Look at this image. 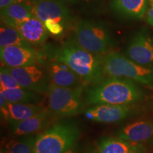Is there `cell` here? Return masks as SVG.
<instances>
[{"instance_id":"cell-9","label":"cell","mask_w":153,"mask_h":153,"mask_svg":"<svg viewBox=\"0 0 153 153\" xmlns=\"http://www.w3.org/2000/svg\"><path fill=\"white\" fill-rule=\"evenodd\" d=\"M133 114V108L127 105H95L85 111L87 120L102 123H114L122 121Z\"/></svg>"},{"instance_id":"cell-21","label":"cell","mask_w":153,"mask_h":153,"mask_svg":"<svg viewBox=\"0 0 153 153\" xmlns=\"http://www.w3.org/2000/svg\"><path fill=\"white\" fill-rule=\"evenodd\" d=\"M36 137L33 135L24 136L18 140H11L5 143V153H33Z\"/></svg>"},{"instance_id":"cell-29","label":"cell","mask_w":153,"mask_h":153,"mask_svg":"<svg viewBox=\"0 0 153 153\" xmlns=\"http://www.w3.org/2000/svg\"><path fill=\"white\" fill-rule=\"evenodd\" d=\"M56 1H60V2L64 4H72L79 3L82 0H56Z\"/></svg>"},{"instance_id":"cell-30","label":"cell","mask_w":153,"mask_h":153,"mask_svg":"<svg viewBox=\"0 0 153 153\" xmlns=\"http://www.w3.org/2000/svg\"><path fill=\"white\" fill-rule=\"evenodd\" d=\"M64 153H79V148H78L77 145H74V146H72L71 148L69 149L68 150H67L66 152H65Z\"/></svg>"},{"instance_id":"cell-1","label":"cell","mask_w":153,"mask_h":153,"mask_svg":"<svg viewBox=\"0 0 153 153\" xmlns=\"http://www.w3.org/2000/svg\"><path fill=\"white\" fill-rule=\"evenodd\" d=\"M145 94L133 80L116 76L93 85L86 90L85 101L89 105L111 104L132 106L142 101Z\"/></svg>"},{"instance_id":"cell-17","label":"cell","mask_w":153,"mask_h":153,"mask_svg":"<svg viewBox=\"0 0 153 153\" xmlns=\"http://www.w3.org/2000/svg\"><path fill=\"white\" fill-rule=\"evenodd\" d=\"M149 2V0H113L111 7L120 16L141 19L146 14Z\"/></svg>"},{"instance_id":"cell-11","label":"cell","mask_w":153,"mask_h":153,"mask_svg":"<svg viewBox=\"0 0 153 153\" xmlns=\"http://www.w3.org/2000/svg\"><path fill=\"white\" fill-rule=\"evenodd\" d=\"M0 59L1 67L17 68L36 65L38 56L32 46L10 45L0 48Z\"/></svg>"},{"instance_id":"cell-2","label":"cell","mask_w":153,"mask_h":153,"mask_svg":"<svg viewBox=\"0 0 153 153\" xmlns=\"http://www.w3.org/2000/svg\"><path fill=\"white\" fill-rule=\"evenodd\" d=\"M55 60L62 62L79 75L86 85H95L105 79L102 57L80 47L74 40L65 43L55 53Z\"/></svg>"},{"instance_id":"cell-15","label":"cell","mask_w":153,"mask_h":153,"mask_svg":"<svg viewBox=\"0 0 153 153\" xmlns=\"http://www.w3.org/2000/svg\"><path fill=\"white\" fill-rule=\"evenodd\" d=\"M15 28L30 45H41L48 38V30L41 21L36 17L19 24Z\"/></svg>"},{"instance_id":"cell-8","label":"cell","mask_w":153,"mask_h":153,"mask_svg":"<svg viewBox=\"0 0 153 153\" xmlns=\"http://www.w3.org/2000/svg\"><path fill=\"white\" fill-rule=\"evenodd\" d=\"M126 55L133 62L145 67H153V37L145 31L133 36L126 50Z\"/></svg>"},{"instance_id":"cell-12","label":"cell","mask_w":153,"mask_h":153,"mask_svg":"<svg viewBox=\"0 0 153 153\" xmlns=\"http://www.w3.org/2000/svg\"><path fill=\"white\" fill-rule=\"evenodd\" d=\"M116 137L133 144L143 145L153 142V120H141L123 126Z\"/></svg>"},{"instance_id":"cell-34","label":"cell","mask_w":153,"mask_h":153,"mask_svg":"<svg viewBox=\"0 0 153 153\" xmlns=\"http://www.w3.org/2000/svg\"><path fill=\"white\" fill-rule=\"evenodd\" d=\"M32 1H36V0H32Z\"/></svg>"},{"instance_id":"cell-22","label":"cell","mask_w":153,"mask_h":153,"mask_svg":"<svg viewBox=\"0 0 153 153\" xmlns=\"http://www.w3.org/2000/svg\"><path fill=\"white\" fill-rule=\"evenodd\" d=\"M10 45L32 46L22 37L16 28L3 25L0 28V48Z\"/></svg>"},{"instance_id":"cell-31","label":"cell","mask_w":153,"mask_h":153,"mask_svg":"<svg viewBox=\"0 0 153 153\" xmlns=\"http://www.w3.org/2000/svg\"><path fill=\"white\" fill-rule=\"evenodd\" d=\"M89 153H97V152H96V151H94V150H92V151H91V152H89Z\"/></svg>"},{"instance_id":"cell-3","label":"cell","mask_w":153,"mask_h":153,"mask_svg":"<svg viewBox=\"0 0 153 153\" xmlns=\"http://www.w3.org/2000/svg\"><path fill=\"white\" fill-rule=\"evenodd\" d=\"M102 60L106 76L126 78L153 89V67L140 65L115 51L105 54Z\"/></svg>"},{"instance_id":"cell-14","label":"cell","mask_w":153,"mask_h":153,"mask_svg":"<svg viewBox=\"0 0 153 153\" xmlns=\"http://www.w3.org/2000/svg\"><path fill=\"white\" fill-rule=\"evenodd\" d=\"M52 115L53 114L51 111L45 108L43 111L33 117L11 124V131L13 135L19 137L27 136L42 131L51 123Z\"/></svg>"},{"instance_id":"cell-28","label":"cell","mask_w":153,"mask_h":153,"mask_svg":"<svg viewBox=\"0 0 153 153\" xmlns=\"http://www.w3.org/2000/svg\"><path fill=\"white\" fill-rule=\"evenodd\" d=\"M145 152V148L143 145L135 144L133 148L128 153H143Z\"/></svg>"},{"instance_id":"cell-13","label":"cell","mask_w":153,"mask_h":153,"mask_svg":"<svg viewBox=\"0 0 153 153\" xmlns=\"http://www.w3.org/2000/svg\"><path fill=\"white\" fill-rule=\"evenodd\" d=\"M51 83L62 87H76L85 86L83 80L64 63L54 60L49 67Z\"/></svg>"},{"instance_id":"cell-33","label":"cell","mask_w":153,"mask_h":153,"mask_svg":"<svg viewBox=\"0 0 153 153\" xmlns=\"http://www.w3.org/2000/svg\"><path fill=\"white\" fill-rule=\"evenodd\" d=\"M149 1H150L151 4H153V0H149Z\"/></svg>"},{"instance_id":"cell-5","label":"cell","mask_w":153,"mask_h":153,"mask_svg":"<svg viewBox=\"0 0 153 153\" xmlns=\"http://www.w3.org/2000/svg\"><path fill=\"white\" fill-rule=\"evenodd\" d=\"M74 41L94 55H105L114 45L110 30L104 24L94 21H81L76 25Z\"/></svg>"},{"instance_id":"cell-26","label":"cell","mask_w":153,"mask_h":153,"mask_svg":"<svg viewBox=\"0 0 153 153\" xmlns=\"http://www.w3.org/2000/svg\"><path fill=\"white\" fill-rule=\"evenodd\" d=\"M17 3H27V0H0V8L4 9Z\"/></svg>"},{"instance_id":"cell-7","label":"cell","mask_w":153,"mask_h":153,"mask_svg":"<svg viewBox=\"0 0 153 153\" xmlns=\"http://www.w3.org/2000/svg\"><path fill=\"white\" fill-rule=\"evenodd\" d=\"M8 70L22 88L40 94L47 93L51 80L42 69L36 65Z\"/></svg>"},{"instance_id":"cell-10","label":"cell","mask_w":153,"mask_h":153,"mask_svg":"<svg viewBox=\"0 0 153 153\" xmlns=\"http://www.w3.org/2000/svg\"><path fill=\"white\" fill-rule=\"evenodd\" d=\"M34 16L43 23L53 20L64 27L70 22L71 16L65 4L56 0H36L32 3Z\"/></svg>"},{"instance_id":"cell-20","label":"cell","mask_w":153,"mask_h":153,"mask_svg":"<svg viewBox=\"0 0 153 153\" xmlns=\"http://www.w3.org/2000/svg\"><path fill=\"white\" fill-rule=\"evenodd\" d=\"M134 145L118 137H108L101 140L98 153H128Z\"/></svg>"},{"instance_id":"cell-24","label":"cell","mask_w":153,"mask_h":153,"mask_svg":"<svg viewBox=\"0 0 153 153\" xmlns=\"http://www.w3.org/2000/svg\"><path fill=\"white\" fill-rule=\"evenodd\" d=\"M45 28L50 33L55 36L60 35L64 30V26L60 23L53 20H48L44 22Z\"/></svg>"},{"instance_id":"cell-18","label":"cell","mask_w":153,"mask_h":153,"mask_svg":"<svg viewBox=\"0 0 153 153\" xmlns=\"http://www.w3.org/2000/svg\"><path fill=\"white\" fill-rule=\"evenodd\" d=\"M8 105L9 109V123L11 125L33 117L45 109L43 106L38 104L8 102Z\"/></svg>"},{"instance_id":"cell-6","label":"cell","mask_w":153,"mask_h":153,"mask_svg":"<svg viewBox=\"0 0 153 153\" xmlns=\"http://www.w3.org/2000/svg\"><path fill=\"white\" fill-rule=\"evenodd\" d=\"M84 87H62L50 84L46 94L49 110L53 116L68 118L81 114L85 107L82 101Z\"/></svg>"},{"instance_id":"cell-27","label":"cell","mask_w":153,"mask_h":153,"mask_svg":"<svg viewBox=\"0 0 153 153\" xmlns=\"http://www.w3.org/2000/svg\"><path fill=\"white\" fill-rule=\"evenodd\" d=\"M146 19L148 24L153 27V4L149 7V8L146 13Z\"/></svg>"},{"instance_id":"cell-32","label":"cell","mask_w":153,"mask_h":153,"mask_svg":"<svg viewBox=\"0 0 153 153\" xmlns=\"http://www.w3.org/2000/svg\"><path fill=\"white\" fill-rule=\"evenodd\" d=\"M0 153H5V152H4V151L3 149H1V152H0Z\"/></svg>"},{"instance_id":"cell-16","label":"cell","mask_w":153,"mask_h":153,"mask_svg":"<svg viewBox=\"0 0 153 153\" xmlns=\"http://www.w3.org/2000/svg\"><path fill=\"white\" fill-rule=\"evenodd\" d=\"M1 24L15 28L19 24L35 17L32 4L28 3H17L1 9L0 11Z\"/></svg>"},{"instance_id":"cell-4","label":"cell","mask_w":153,"mask_h":153,"mask_svg":"<svg viewBox=\"0 0 153 153\" xmlns=\"http://www.w3.org/2000/svg\"><path fill=\"white\" fill-rule=\"evenodd\" d=\"M79 129L70 122H60L36 137L33 153H64L76 144Z\"/></svg>"},{"instance_id":"cell-23","label":"cell","mask_w":153,"mask_h":153,"mask_svg":"<svg viewBox=\"0 0 153 153\" xmlns=\"http://www.w3.org/2000/svg\"><path fill=\"white\" fill-rule=\"evenodd\" d=\"M0 88L2 89H16L22 88L8 68L1 67L0 69Z\"/></svg>"},{"instance_id":"cell-35","label":"cell","mask_w":153,"mask_h":153,"mask_svg":"<svg viewBox=\"0 0 153 153\" xmlns=\"http://www.w3.org/2000/svg\"><path fill=\"white\" fill-rule=\"evenodd\" d=\"M143 153H145V152H143Z\"/></svg>"},{"instance_id":"cell-25","label":"cell","mask_w":153,"mask_h":153,"mask_svg":"<svg viewBox=\"0 0 153 153\" xmlns=\"http://www.w3.org/2000/svg\"><path fill=\"white\" fill-rule=\"evenodd\" d=\"M0 111L1 118L4 121H9V109L8 101L6 100L2 94H0Z\"/></svg>"},{"instance_id":"cell-19","label":"cell","mask_w":153,"mask_h":153,"mask_svg":"<svg viewBox=\"0 0 153 153\" xmlns=\"http://www.w3.org/2000/svg\"><path fill=\"white\" fill-rule=\"evenodd\" d=\"M0 94L9 103L36 104L41 99L40 94L22 87L16 89L0 88Z\"/></svg>"}]
</instances>
